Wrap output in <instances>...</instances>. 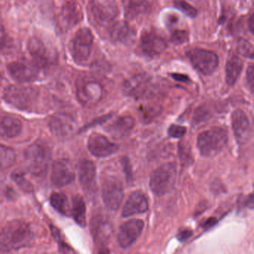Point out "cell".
Here are the masks:
<instances>
[{
    "instance_id": "6da1fadb",
    "label": "cell",
    "mask_w": 254,
    "mask_h": 254,
    "mask_svg": "<svg viewBox=\"0 0 254 254\" xmlns=\"http://www.w3.org/2000/svg\"><path fill=\"white\" fill-rule=\"evenodd\" d=\"M32 238L29 224L20 220L11 221L0 230V250L11 251L21 249L30 242Z\"/></svg>"
},
{
    "instance_id": "7a4b0ae2",
    "label": "cell",
    "mask_w": 254,
    "mask_h": 254,
    "mask_svg": "<svg viewBox=\"0 0 254 254\" xmlns=\"http://www.w3.org/2000/svg\"><path fill=\"white\" fill-rule=\"evenodd\" d=\"M125 94L136 99H151L158 95L161 84L157 78L146 73L138 74L125 81Z\"/></svg>"
},
{
    "instance_id": "3957f363",
    "label": "cell",
    "mask_w": 254,
    "mask_h": 254,
    "mask_svg": "<svg viewBox=\"0 0 254 254\" xmlns=\"http://www.w3.org/2000/svg\"><path fill=\"white\" fill-rule=\"evenodd\" d=\"M227 142L228 134L227 130L222 127H213L198 135L197 149L203 157H215L225 148Z\"/></svg>"
},
{
    "instance_id": "277c9868",
    "label": "cell",
    "mask_w": 254,
    "mask_h": 254,
    "mask_svg": "<svg viewBox=\"0 0 254 254\" xmlns=\"http://www.w3.org/2000/svg\"><path fill=\"white\" fill-rule=\"evenodd\" d=\"M38 98V90L27 86L11 85L4 92V99L6 102L23 111H31L36 105Z\"/></svg>"
},
{
    "instance_id": "5b68a950",
    "label": "cell",
    "mask_w": 254,
    "mask_h": 254,
    "mask_svg": "<svg viewBox=\"0 0 254 254\" xmlns=\"http://www.w3.org/2000/svg\"><path fill=\"white\" fill-rule=\"evenodd\" d=\"M177 168L175 163L162 165L154 171L150 177L151 191L157 196L167 194L173 188L176 181Z\"/></svg>"
},
{
    "instance_id": "8992f818",
    "label": "cell",
    "mask_w": 254,
    "mask_h": 254,
    "mask_svg": "<svg viewBox=\"0 0 254 254\" xmlns=\"http://www.w3.org/2000/svg\"><path fill=\"white\" fill-rule=\"evenodd\" d=\"M24 158L31 173L42 175L48 169L51 160V152L48 147L35 143L26 148Z\"/></svg>"
},
{
    "instance_id": "52a82bcc",
    "label": "cell",
    "mask_w": 254,
    "mask_h": 254,
    "mask_svg": "<svg viewBox=\"0 0 254 254\" xmlns=\"http://www.w3.org/2000/svg\"><path fill=\"white\" fill-rule=\"evenodd\" d=\"M76 95L83 105L94 106L102 100L103 87L96 80L84 77L77 81Z\"/></svg>"
},
{
    "instance_id": "ba28073f",
    "label": "cell",
    "mask_w": 254,
    "mask_h": 254,
    "mask_svg": "<svg viewBox=\"0 0 254 254\" xmlns=\"http://www.w3.org/2000/svg\"><path fill=\"white\" fill-rule=\"evenodd\" d=\"M187 56L194 68L204 75H210L216 70L219 59L215 53L203 49L194 48L187 52Z\"/></svg>"
},
{
    "instance_id": "9c48e42d",
    "label": "cell",
    "mask_w": 254,
    "mask_h": 254,
    "mask_svg": "<svg viewBox=\"0 0 254 254\" xmlns=\"http://www.w3.org/2000/svg\"><path fill=\"white\" fill-rule=\"evenodd\" d=\"M93 37L88 28H81L75 33L72 43V56L78 64H84L90 59L93 48Z\"/></svg>"
},
{
    "instance_id": "30bf717a",
    "label": "cell",
    "mask_w": 254,
    "mask_h": 254,
    "mask_svg": "<svg viewBox=\"0 0 254 254\" xmlns=\"http://www.w3.org/2000/svg\"><path fill=\"white\" fill-rule=\"evenodd\" d=\"M167 43L163 36L154 29H145L142 32L139 48L147 57L154 58L163 54L167 49Z\"/></svg>"
},
{
    "instance_id": "8fae6325",
    "label": "cell",
    "mask_w": 254,
    "mask_h": 254,
    "mask_svg": "<svg viewBox=\"0 0 254 254\" xmlns=\"http://www.w3.org/2000/svg\"><path fill=\"white\" fill-rule=\"evenodd\" d=\"M28 50L34 62L39 67H49L57 62V55L55 52L49 48L44 41L36 37L29 39Z\"/></svg>"
},
{
    "instance_id": "7c38bea8",
    "label": "cell",
    "mask_w": 254,
    "mask_h": 254,
    "mask_svg": "<svg viewBox=\"0 0 254 254\" xmlns=\"http://www.w3.org/2000/svg\"><path fill=\"white\" fill-rule=\"evenodd\" d=\"M102 194L104 203L108 209L117 211L120 209L124 198V189L118 179H107L102 184Z\"/></svg>"
},
{
    "instance_id": "4fadbf2b",
    "label": "cell",
    "mask_w": 254,
    "mask_h": 254,
    "mask_svg": "<svg viewBox=\"0 0 254 254\" xmlns=\"http://www.w3.org/2000/svg\"><path fill=\"white\" fill-rule=\"evenodd\" d=\"M7 69L10 75L20 83L32 82L37 79L40 73L39 66L35 62L27 60L11 62Z\"/></svg>"
},
{
    "instance_id": "5bb4252c",
    "label": "cell",
    "mask_w": 254,
    "mask_h": 254,
    "mask_svg": "<svg viewBox=\"0 0 254 254\" xmlns=\"http://www.w3.org/2000/svg\"><path fill=\"white\" fill-rule=\"evenodd\" d=\"M144 221L140 219H131L122 224L117 240L123 249L130 248L140 236L143 230Z\"/></svg>"
},
{
    "instance_id": "9a60e30c",
    "label": "cell",
    "mask_w": 254,
    "mask_h": 254,
    "mask_svg": "<svg viewBox=\"0 0 254 254\" xmlns=\"http://www.w3.org/2000/svg\"><path fill=\"white\" fill-rule=\"evenodd\" d=\"M232 127L235 139L239 145H245L252 136V128L246 114L242 110H236L232 114Z\"/></svg>"
},
{
    "instance_id": "2e32d148",
    "label": "cell",
    "mask_w": 254,
    "mask_h": 254,
    "mask_svg": "<svg viewBox=\"0 0 254 254\" xmlns=\"http://www.w3.org/2000/svg\"><path fill=\"white\" fill-rule=\"evenodd\" d=\"M82 18V11L79 4L70 0L62 6L58 21L62 30H69L80 23Z\"/></svg>"
},
{
    "instance_id": "e0dca14e",
    "label": "cell",
    "mask_w": 254,
    "mask_h": 254,
    "mask_svg": "<svg viewBox=\"0 0 254 254\" xmlns=\"http://www.w3.org/2000/svg\"><path fill=\"white\" fill-rule=\"evenodd\" d=\"M87 148L96 157H107L115 154L119 145L111 142L106 136L98 133H93L88 138Z\"/></svg>"
},
{
    "instance_id": "ac0fdd59",
    "label": "cell",
    "mask_w": 254,
    "mask_h": 254,
    "mask_svg": "<svg viewBox=\"0 0 254 254\" xmlns=\"http://www.w3.org/2000/svg\"><path fill=\"white\" fill-rule=\"evenodd\" d=\"M91 11L96 21L109 23L118 15L116 0H92Z\"/></svg>"
},
{
    "instance_id": "d6986e66",
    "label": "cell",
    "mask_w": 254,
    "mask_h": 254,
    "mask_svg": "<svg viewBox=\"0 0 254 254\" xmlns=\"http://www.w3.org/2000/svg\"><path fill=\"white\" fill-rule=\"evenodd\" d=\"M75 179V173L68 160H58L52 167V184L56 187H64L69 185Z\"/></svg>"
},
{
    "instance_id": "ffe728a7",
    "label": "cell",
    "mask_w": 254,
    "mask_h": 254,
    "mask_svg": "<svg viewBox=\"0 0 254 254\" xmlns=\"http://www.w3.org/2000/svg\"><path fill=\"white\" fill-rule=\"evenodd\" d=\"M156 0H123L125 15L127 20H134L152 11Z\"/></svg>"
},
{
    "instance_id": "44dd1931",
    "label": "cell",
    "mask_w": 254,
    "mask_h": 254,
    "mask_svg": "<svg viewBox=\"0 0 254 254\" xmlns=\"http://www.w3.org/2000/svg\"><path fill=\"white\" fill-rule=\"evenodd\" d=\"M53 134L60 137H66L75 130V123L72 117L66 114H58L50 119L49 123Z\"/></svg>"
},
{
    "instance_id": "7402d4cb",
    "label": "cell",
    "mask_w": 254,
    "mask_h": 254,
    "mask_svg": "<svg viewBox=\"0 0 254 254\" xmlns=\"http://www.w3.org/2000/svg\"><path fill=\"white\" fill-rule=\"evenodd\" d=\"M148 200L142 191H134L130 194L123 209V217L133 216L137 214L145 213L148 209Z\"/></svg>"
},
{
    "instance_id": "603a6c76",
    "label": "cell",
    "mask_w": 254,
    "mask_h": 254,
    "mask_svg": "<svg viewBox=\"0 0 254 254\" xmlns=\"http://www.w3.org/2000/svg\"><path fill=\"white\" fill-rule=\"evenodd\" d=\"M78 179L85 191H93L96 187V169L94 163L90 160H81L78 164Z\"/></svg>"
},
{
    "instance_id": "cb8c5ba5",
    "label": "cell",
    "mask_w": 254,
    "mask_h": 254,
    "mask_svg": "<svg viewBox=\"0 0 254 254\" xmlns=\"http://www.w3.org/2000/svg\"><path fill=\"white\" fill-rule=\"evenodd\" d=\"M110 36L114 42L130 45L134 41L136 32L126 22L120 21L113 25L110 29Z\"/></svg>"
},
{
    "instance_id": "d4e9b609",
    "label": "cell",
    "mask_w": 254,
    "mask_h": 254,
    "mask_svg": "<svg viewBox=\"0 0 254 254\" xmlns=\"http://www.w3.org/2000/svg\"><path fill=\"white\" fill-rule=\"evenodd\" d=\"M91 227L95 241L101 245L108 244L113 233L111 223L102 216H97L93 218Z\"/></svg>"
},
{
    "instance_id": "484cf974",
    "label": "cell",
    "mask_w": 254,
    "mask_h": 254,
    "mask_svg": "<svg viewBox=\"0 0 254 254\" xmlns=\"http://www.w3.org/2000/svg\"><path fill=\"white\" fill-rule=\"evenodd\" d=\"M23 130V123L17 117H0V137L11 139L16 137Z\"/></svg>"
},
{
    "instance_id": "4316f807",
    "label": "cell",
    "mask_w": 254,
    "mask_h": 254,
    "mask_svg": "<svg viewBox=\"0 0 254 254\" xmlns=\"http://www.w3.org/2000/svg\"><path fill=\"white\" fill-rule=\"evenodd\" d=\"M135 126L134 119L131 117H119L108 127V132L114 139H121L127 136Z\"/></svg>"
},
{
    "instance_id": "83f0119b",
    "label": "cell",
    "mask_w": 254,
    "mask_h": 254,
    "mask_svg": "<svg viewBox=\"0 0 254 254\" xmlns=\"http://www.w3.org/2000/svg\"><path fill=\"white\" fill-rule=\"evenodd\" d=\"M243 69V62L238 56H231L226 64V82L229 86L236 84Z\"/></svg>"
},
{
    "instance_id": "f1b7e54d",
    "label": "cell",
    "mask_w": 254,
    "mask_h": 254,
    "mask_svg": "<svg viewBox=\"0 0 254 254\" xmlns=\"http://www.w3.org/2000/svg\"><path fill=\"white\" fill-rule=\"evenodd\" d=\"M71 213L77 224L81 227H85L87 223L86 218V204L84 199L81 196L77 195L72 200V207Z\"/></svg>"
},
{
    "instance_id": "f546056e",
    "label": "cell",
    "mask_w": 254,
    "mask_h": 254,
    "mask_svg": "<svg viewBox=\"0 0 254 254\" xmlns=\"http://www.w3.org/2000/svg\"><path fill=\"white\" fill-rule=\"evenodd\" d=\"M50 203L60 213L64 215H70L71 207L69 200L63 193H53L50 197Z\"/></svg>"
},
{
    "instance_id": "4dcf8cb0",
    "label": "cell",
    "mask_w": 254,
    "mask_h": 254,
    "mask_svg": "<svg viewBox=\"0 0 254 254\" xmlns=\"http://www.w3.org/2000/svg\"><path fill=\"white\" fill-rule=\"evenodd\" d=\"M16 161V153L13 148L0 145V171L9 169Z\"/></svg>"
},
{
    "instance_id": "1f68e13d",
    "label": "cell",
    "mask_w": 254,
    "mask_h": 254,
    "mask_svg": "<svg viewBox=\"0 0 254 254\" xmlns=\"http://www.w3.org/2000/svg\"><path fill=\"white\" fill-rule=\"evenodd\" d=\"M175 5L180 11L191 18H194L197 16V10L184 0H175Z\"/></svg>"
},
{
    "instance_id": "d6a6232c",
    "label": "cell",
    "mask_w": 254,
    "mask_h": 254,
    "mask_svg": "<svg viewBox=\"0 0 254 254\" xmlns=\"http://www.w3.org/2000/svg\"><path fill=\"white\" fill-rule=\"evenodd\" d=\"M237 50L244 57L254 59V47L246 40L242 39L238 43Z\"/></svg>"
},
{
    "instance_id": "836d02e7",
    "label": "cell",
    "mask_w": 254,
    "mask_h": 254,
    "mask_svg": "<svg viewBox=\"0 0 254 254\" xmlns=\"http://www.w3.org/2000/svg\"><path fill=\"white\" fill-rule=\"evenodd\" d=\"M191 153V148L188 144L185 142L180 144L179 154L181 161L187 163H190V160L192 161Z\"/></svg>"
},
{
    "instance_id": "e575fe53",
    "label": "cell",
    "mask_w": 254,
    "mask_h": 254,
    "mask_svg": "<svg viewBox=\"0 0 254 254\" xmlns=\"http://www.w3.org/2000/svg\"><path fill=\"white\" fill-rule=\"evenodd\" d=\"M189 40V34L187 31L175 30L172 32L171 41L175 44H184Z\"/></svg>"
},
{
    "instance_id": "d590c367",
    "label": "cell",
    "mask_w": 254,
    "mask_h": 254,
    "mask_svg": "<svg viewBox=\"0 0 254 254\" xmlns=\"http://www.w3.org/2000/svg\"><path fill=\"white\" fill-rule=\"evenodd\" d=\"M186 133H187V128L184 126H178V125H172L168 129V134L175 139L183 137Z\"/></svg>"
},
{
    "instance_id": "8d00e7d4",
    "label": "cell",
    "mask_w": 254,
    "mask_h": 254,
    "mask_svg": "<svg viewBox=\"0 0 254 254\" xmlns=\"http://www.w3.org/2000/svg\"><path fill=\"white\" fill-rule=\"evenodd\" d=\"M158 108H155L153 107H148V108H145V110L142 111V118L145 120V122H148V120H152L154 117L159 114Z\"/></svg>"
},
{
    "instance_id": "74e56055",
    "label": "cell",
    "mask_w": 254,
    "mask_h": 254,
    "mask_svg": "<svg viewBox=\"0 0 254 254\" xmlns=\"http://www.w3.org/2000/svg\"><path fill=\"white\" fill-rule=\"evenodd\" d=\"M122 164H123L127 182H131L133 180V175H132L131 166H130L128 159L126 157L122 159Z\"/></svg>"
},
{
    "instance_id": "f35d334b",
    "label": "cell",
    "mask_w": 254,
    "mask_h": 254,
    "mask_svg": "<svg viewBox=\"0 0 254 254\" xmlns=\"http://www.w3.org/2000/svg\"><path fill=\"white\" fill-rule=\"evenodd\" d=\"M246 78L250 90H251V93H253L254 86V66L253 65L250 66L248 70H247Z\"/></svg>"
},
{
    "instance_id": "ab89813d",
    "label": "cell",
    "mask_w": 254,
    "mask_h": 254,
    "mask_svg": "<svg viewBox=\"0 0 254 254\" xmlns=\"http://www.w3.org/2000/svg\"><path fill=\"white\" fill-rule=\"evenodd\" d=\"M208 111L203 108H199L196 111L195 115L194 117V120L195 123H200L203 120H207Z\"/></svg>"
},
{
    "instance_id": "60d3db41",
    "label": "cell",
    "mask_w": 254,
    "mask_h": 254,
    "mask_svg": "<svg viewBox=\"0 0 254 254\" xmlns=\"http://www.w3.org/2000/svg\"><path fill=\"white\" fill-rule=\"evenodd\" d=\"M6 39L7 35L6 32H5V26H4L2 19L0 17V50L5 45Z\"/></svg>"
},
{
    "instance_id": "b9f144b4",
    "label": "cell",
    "mask_w": 254,
    "mask_h": 254,
    "mask_svg": "<svg viewBox=\"0 0 254 254\" xmlns=\"http://www.w3.org/2000/svg\"><path fill=\"white\" fill-rule=\"evenodd\" d=\"M192 234L193 232L191 231V230H184L178 233V236H177V238H178V239L180 242H186L187 239H190V238L192 236Z\"/></svg>"
},
{
    "instance_id": "7bdbcfd3",
    "label": "cell",
    "mask_w": 254,
    "mask_h": 254,
    "mask_svg": "<svg viewBox=\"0 0 254 254\" xmlns=\"http://www.w3.org/2000/svg\"><path fill=\"white\" fill-rule=\"evenodd\" d=\"M217 222H218V220L216 218H209L203 224H202L201 227L204 230H209V229L212 228L213 226H215Z\"/></svg>"
},
{
    "instance_id": "ee69618b",
    "label": "cell",
    "mask_w": 254,
    "mask_h": 254,
    "mask_svg": "<svg viewBox=\"0 0 254 254\" xmlns=\"http://www.w3.org/2000/svg\"><path fill=\"white\" fill-rule=\"evenodd\" d=\"M170 75L174 80L180 81V82H187V81H190V78L186 75H183V74L172 73Z\"/></svg>"
},
{
    "instance_id": "f6af8a7d",
    "label": "cell",
    "mask_w": 254,
    "mask_h": 254,
    "mask_svg": "<svg viewBox=\"0 0 254 254\" xmlns=\"http://www.w3.org/2000/svg\"><path fill=\"white\" fill-rule=\"evenodd\" d=\"M245 206L249 208V209H254V194H253V193H251V194L247 197L245 201Z\"/></svg>"
},
{
    "instance_id": "bcb514c9",
    "label": "cell",
    "mask_w": 254,
    "mask_h": 254,
    "mask_svg": "<svg viewBox=\"0 0 254 254\" xmlns=\"http://www.w3.org/2000/svg\"><path fill=\"white\" fill-rule=\"evenodd\" d=\"M248 25H249L250 31L252 33H254V15H251L250 17L249 20H248Z\"/></svg>"
}]
</instances>
